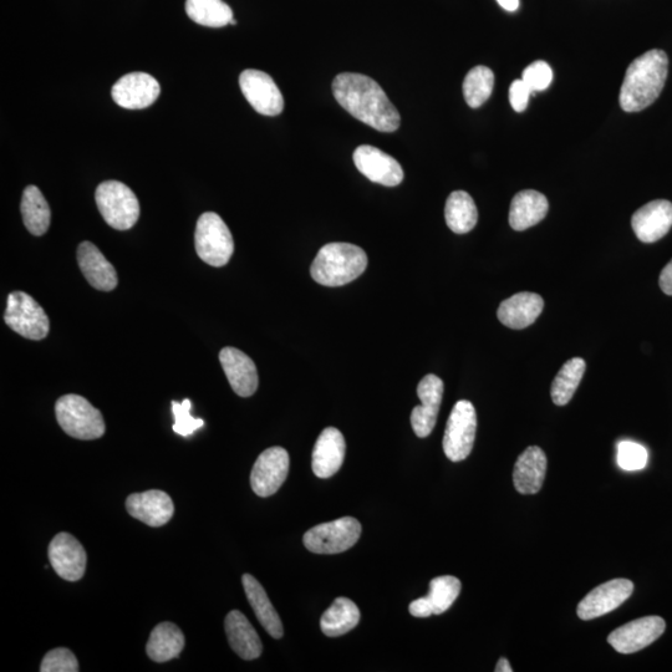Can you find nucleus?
Returning a JSON list of instances; mask_svg holds the SVG:
<instances>
[{
	"label": "nucleus",
	"instance_id": "f257e3e1",
	"mask_svg": "<svg viewBox=\"0 0 672 672\" xmlns=\"http://www.w3.org/2000/svg\"><path fill=\"white\" fill-rule=\"evenodd\" d=\"M333 94L341 108L380 132H395L401 117L388 95L369 76L343 73L333 81Z\"/></svg>",
	"mask_w": 672,
	"mask_h": 672
},
{
	"label": "nucleus",
	"instance_id": "f03ea898",
	"mask_svg": "<svg viewBox=\"0 0 672 672\" xmlns=\"http://www.w3.org/2000/svg\"><path fill=\"white\" fill-rule=\"evenodd\" d=\"M669 59L663 50L654 49L636 58L626 70L619 103L626 112H639L656 100L668 79Z\"/></svg>",
	"mask_w": 672,
	"mask_h": 672
},
{
	"label": "nucleus",
	"instance_id": "7ed1b4c3",
	"mask_svg": "<svg viewBox=\"0 0 672 672\" xmlns=\"http://www.w3.org/2000/svg\"><path fill=\"white\" fill-rule=\"evenodd\" d=\"M368 267V256L355 244L329 243L320 248L310 268L315 282L341 287L358 279Z\"/></svg>",
	"mask_w": 672,
	"mask_h": 672
},
{
	"label": "nucleus",
	"instance_id": "20e7f679",
	"mask_svg": "<svg viewBox=\"0 0 672 672\" xmlns=\"http://www.w3.org/2000/svg\"><path fill=\"white\" fill-rule=\"evenodd\" d=\"M55 415L61 429L74 439L98 440L105 435L103 414L83 396H61L55 404Z\"/></svg>",
	"mask_w": 672,
	"mask_h": 672
},
{
	"label": "nucleus",
	"instance_id": "39448f33",
	"mask_svg": "<svg viewBox=\"0 0 672 672\" xmlns=\"http://www.w3.org/2000/svg\"><path fill=\"white\" fill-rule=\"evenodd\" d=\"M96 205L110 227L127 231L140 217V203L130 187L119 181L100 183L95 193Z\"/></svg>",
	"mask_w": 672,
	"mask_h": 672
},
{
	"label": "nucleus",
	"instance_id": "423d86ee",
	"mask_svg": "<svg viewBox=\"0 0 672 672\" xmlns=\"http://www.w3.org/2000/svg\"><path fill=\"white\" fill-rule=\"evenodd\" d=\"M195 246L198 257L212 267H224L231 261L234 252L232 233L217 213L206 212L198 218Z\"/></svg>",
	"mask_w": 672,
	"mask_h": 672
},
{
	"label": "nucleus",
	"instance_id": "0eeeda50",
	"mask_svg": "<svg viewBox=\"0 0 672 672\" xmlns=\"http://www.w3.org/2000/svg\"><path fill=\"white\" fill-rule=\"evenodd\" d=\"M361 524L353 517L335 519L318 524L304 534L303 542L309 552L315 554H338L349 551L358 543Z\"/></svg>",
	"mask_w": 672,
	"mask_h": 672
},
{
	"label": "nucleus",
	"instance_id": "6e6552de",
	"mask_svg": "<svg viewBox=\"0 0 672 672\" xmlns=\"http://www.w3.org/2000/svg\"><path fill=\"white\" fill-rule=\"evenodd\" d=\"M4 322L25 339L43 340L50 330L48 315L35 299L24 292L9 294Z\"/></svg>",
	"mask_w": 672,
	"mask_h": 672
},
{
	"label": "nucleus",
	"instance_id": "1a4fd4ad",
	"mask_svg": "<svg viewBox=\"0 0 672 672\" xmlns=\"http://www.w3.org/2000/svg\"><path fill=\"white\" fill-rule=\"evenodd\" d=\"M476 431L475 406L467 400L458 401L448 417L444 436V451L448 460L460 462L471 455Z\"/></svg>",
	"mask_w": 672,
	"mask_h": 672
},
{
	"label": "nucleus",
	"instance_id": "9d476101",
	"mask_svg": "<svg viewBox=\"0 0 672 672\" xmlns=\"http://www.w3.org/2000/svg\"><path fill=\"white\" fill-rule=\"evenodd\" d=\"M244 98L261 115L277 116L282 114L284 99L274 80L261 70H244L239 76Z\"/></svg>",
	"mask_w": 672,
	"mask_h": 672
},
{
	"label": "nucleus",
	"instance_id": "9b49d317",
	"mask_svg": "<svg viewBox=\"0 0 672 672\" xmlns=\"http://www.w3.org/2000/svg\"><path fill=\"white\" fill-rule=\"evenodd\" d=\"M289 463V453L283 447H271L262 452L251 473L253 492L263 498L277 493L287 480Z\"/></svg>",
	"mask_w": 672,
	"mask_h": 672
},
{
	"label": "nucleus",
	"instance_id": "f8f14e48",
	"mask_svg": "<svg viewBox=\"0 0 672 672\" xmlns=\"http://www.w3.org/2000/svg\"><path fill=\"white\" fill-rule=\"evenodd\" d=\"M665 629V620L660 616H644L614 630L608 643L620 654H634L655 643Z\"/></svg>",
	"mask_w": 672,
	"mask_h": 672
},
{
	"label": "nucleus",
	"instance_id": "ddd939ff",
	"mask_svg": "<svg viewBox=\"0 0 672 672\" xmlns=\"http://www.w3.org/2000/svg\"><path fill=\"white\" fill-rule=\"evenodd\" d=\"M634 592V583L628 579H614L594 588L582 602L577 613L582 620H593L618 609Z\"/></svg>",
	"mask_w": 672,
	"mask_h": 672
},
{
	"label": "nucleus",
	"instance_id": "4468645a",
	"mask_svg": "<svg viewBox=\"0 0 672 672\" xmlns=\"http://www.w3.org/2000/svg\"><path fill=\"white\" fill-rule=\"evenodd\" d=\"M161 88L154 76L146 73H131L112 86V99L121 108L141 110L149 108L159 99Z\"/></svg>",
	"mask_w": 672,
	"mask_h": 672
},
{
	"label": "nucleus",
	"instance_id": "2eb2a0df",
	"mask_svg": "<svg viewBox=\"0 0 672 672\" xmlns=\"http://www.w3.org/2000/svg\"><path fill=\"white\" fill-rule=\"evenodd\" d=\"M353 159L356 168L371 182L395 187L404 180V170L399 161L378 147L361 145L355 150Z\"/></svg>",
	"mask_w": 672,
	"mask_h": 672
},
{
	"label": "nucleus",
	"instance_id": "dca6fc26",
	"mask_svg": "<svg viewBox=\"0 0 672 672\" xmlns=\"http://www.w3.org/2000/svg\"><path fill=\"white\" fill-rule=\"evenodd\" d=\"M49 560L60 578L78 582L86 570V552L81 543L69 533H59L49 544Z\"/></svg>",
	"mask_w": 672,
	"mask_h": 672
},
{
	"label": "nucleus",
	"instance_id": "f3484780",
	"mask_svg": "<svg viewBox=\"0 0 672 672\" xmlns=\"http://www.w3.org/2000/svg\"><path fill=\"white\" fill-rule=\"evenodd\" d=\"M444 390V381L434 374L426 375L417 386V396L421 400V405L412 410L411 425L420 439L430 436L435 429Z\"/></svg>",
	"mask_w": 672,
	"mask_h": 672
},
{
	"label": "nucleus",
	"instance_id": "a211bd4d",
	"mask_svg": "<svg viewBox=\"0 0 672 672\" xmlns=\"http://www.w3.org/2000/svg\"><path fill=\"white\" fill-rule=\"evenodd\" d=\"M127 512L150 527H162L171 521L175 506L164 491L151 490L127 497Z\"/></svg>",
	"mask_w": 672,
	"mask_h": 672
},
{
	"label": "nucleus",
	"instance_id": "6ab92c4d",
	"mask_svg": "<svg viewBox=\"0 0 672 672\" xmlns=\"http://www.w3.org/2000/svg\"><path fill=\"white\" fill-rule=\"evenodd\" d=\"M631 226L641 242L660 241L672 227V203L666 200L646 203L634 213Z\"/></svg>",
	"mask_w": 672,
	"mask_h": 672
},
{
	"label": "nucleus",
	"instance_id": "aec40b11",
	"mask_svg": "<svg viewBox=\"0 0 672 672\" xmlns=\"http://www.w3.org/2000/svg\"><path fill=\"white\" fill-rule=\"evenodd\" d=\"M461 588L460 580L452 575L432 579L429 595L414 600L410 604L409 612L415 618H429L431 615L444 614L456 602Z\"/></svg>",
	"mask_w": 672,
	"mask_h": 672
},
{
	"label": "nucleus",
	"instance_id": "412c9836",
	"mask_svg": "<svg viewBox=\"0 0 672 672\" xmlns=\"http://www.w3.org/2000/svg\"><path fill=\"white\" fill-rule=\"evenodd\" d=\"M220 361L231 388L238 396L249 397L258 389V371L256 364L236 348H224Z\"/></svg>",
	"mask_w": 672,
	"mask_h": 672
},
{
	"label": "nucleus",
	"instance_id": "4be33fe9",
	"mask_svg": "<svg viewBox=\"0 0 672 672\" xmlns=\"http://www.w3.org/2000/svg\"><path fill=\"white\" fill-rule=\"evenodd\" d=\"M346 444L343 434L328 427L318 437L313 450L312 468L319 478H330L343 466Z\"/></svg>",
	"mask_w": 672,
	"mask_h": 672
},
{
	"label": "nucleus",
	"instance_id": "5701e85b",
	"mask_svg": "<svg viewBox=\"0 0 672 672\" xmlns=\"http://www.w3.org/2000/svg\"><path fill=\"white\" fill-rule=\"evenodd\" d=\"M544 309V300L536 293H518L503 300L497 317L503 325L511 329H526L536 322Z\"/></svg>",
	"mask_w": 672,
	"mask_h": 672
},
{
	"label": "nucleus",
	"instance_id": "b1692460",
	"mask_svg": "<svg viewBox=\"0 0 672 672\" xmlns=\"http://www.w3.org/2000/svg\"><path fill=\"white\" fill-rule=\"evenodd\" d=\"M547 465V456L541 447H528L514 465L513 483L516 490L522 495H536L541 491Z\"/></svg>",
	"mask_w": 672,
	"mask_h": 672
},
{
	"label": "nucleus",
	"instance_id": "393cba45",
	"mask_svg": "<svg viewBox=\"0 0 672 672\" xmlns=\"http://www.w3.org/2000/svg\"><path fill=\"white\" fill-rule=\"evenodd\" d=\"M78 263L91 287L101 292H111L117 287L115 267L106 259L100 249L91 242H83L78 248Z\"/></svg>",
	"mask_w": 672,
	"mask_h": 672
},
{
	"label": "nucleus",
	"instance_id": "a878e982",
	"mask_svg": "<svg viewBox=\"0 0 672 672\" xmlns=\"http://www.w3.org/2000/svg\"><path fill=\"white\" fill-rule=\"evenodd\" d=\"M228 643L239 658L256 660L263 653V644L249 620L238 610L229 612L224 621Z\"/></svg>",
	"mask_w": 672,
	"mask_h": 672
},
{
	"label": "nucleus",
	"instance_id": "bb28decb",
	"mask_svg": "<svg viewBox=\"0 0 672 672\" xmlns=\"http://www.w3.org/2000/svg\"><path fill=\"white\" fill-rule=\"evenodd\" d=\"M549 210L547 197L541 192L526 190L513 197L509 210V224L514 231H526L546 218Z\"/></svg>",
	"mask_w": 672,
	"mask_h": 672
},
{
	"label": "nucleus",
	"instance_id": "cd10ccee",
	"mask_svg": "<svg viewBox=\"0 0 672 672\" xmlns=\"http://www.w3.org/2000/svg\"><path fill=\"white\" fill-rule=\"evenodd\" d=\"M242 583L248 602L251 604L259 623L262 624L263 628L267 630V633L272 638H282L284 634L282 620H280L276 608L273 607L261 583L251 574H244Z\"/></svg>",
	"mask_w": 672,
	"mask_h": 672
},
{
	"label": "nucleus",
	"instance_id": "c85d7f7f",
	"mask_svg": "<svg viewBox=\"0 0 672 672\" xmlns=\"http://www.w3.org/2000/svg\"><path fill=\"white\" fill-rule=\"evenodd\" d=\"M186 640L180 628L177 625L161 623L156 626L150 635L149 643L146 646V653L155 663H167L177 658L185 648Z\"/></svg>",
	"mask_w": 672,
	"mask_h": 672
},
{
	"label": "nucleus",
	"instance_id": "c756f323",
	"mask_svg": "<svg viewBox=\"0 0 672 672\" xmlns=\"http://www.w3.org/2000/svg\"><path fill=\"white\" fill-rule=\"evenodd\" d=\"M20 210H22L25 227L30 233L39 237L48 232L52 212H50L42 191L37 186L25 188Z\"/></svg>",
	"mask_w": 672,
	"mask_h": 672
},
{
	"label": "nucleus",
	"instance_id": "7c9ffc66",
	"mask_svg": "<svg viewBox=\"0 0 672 672\" xmlns=\"http://www.w3.org/2000/svg\"><path fill=\"white\" fill-rule=\"evenodd\" d=\"M448 228L457 234L471 232L478 221L475 201L465 191H455L448 196L445 207Z\"/></svg>",
	"mask_w": 672,
	"mask_h": 672
},
{
	"label": "nucleus",
	"instance_id": "2f4dec72",
	"mask_svg": "<svg viewBox=\"0 0 672 672\" xmlns=\"http://www.w3.org/2000/svg\"><path fill=\"white\" fill-rule=\"evenodd\" d=\"M360 621V610L348 598H338L320 619V628L329 638H338L353 630Z\"/></svg>",
	"mask_w": 672,
	"mask_h": 672
},
{
	"label": "nucleus",
	"instance_id": "473e14b6",
	"mask_svg": "<svg viewBox=\"0 0 672 672\" xmlns=\"http://www.w3.org/2000/svg\"><path fill=\"white\" fill-rule=\"evenodd\" d=\"M186 12L193 22L208 28L231 24L232 9L223 0H187Z\"/></svg>",
	"mask_w": 672,
	"mask_h": 672
},
{
	"label": "nucleus",
	"instance_id": "72a5a7b5",
	"mask_svg": "<svg viewBox=\"0 0 672 672\" xmlns=\"http://www.w3.org/2000/svg\"><path fill=\"white\" fill-rule=\"evenodd\" d=\"M585 369L587 364L582 358L570 359L562 366L552 384L551 396L554 404L557 406L569 404L583 379Z\"/></svg>",
	"mask_w": 672,
	"mask_h": 672
},
{
	"label": "nucleus",
	"instance_id": "f704fd0d",
	"mask_svg": "<svg viewBox=\"0 0 672 672\" xmlns=\"http://www.w3.org/2000/svg\"><path fill=\"white\" fill-rule=\"evenodd\" d=\"M495 88V74L487 66H476L463 81V95L472 109L481 108L491 98Z\"/></svg>",
	"mask_w": 672,
	"mask_h": 672
},
{
	"label": "nucleus",
	"instance_id": "c9c22d12",
	"mask_svg": "<svg viewBox=\"0 0 672 672\" xmlns=\"http://www.w3.org/2000/svg\"><path fill=\"white\" fill-rule=\"evenodd\" d=\"M618 465L625 471H640L648 465L649 453L644 446L633 441H621L618 445Z\"/></svg>",
	"mask_w": 672,
	"mask_h": 672
},
{
	"label": "nucleus",
	"instance_id": "e433bc0d",
	"mask_svg": "<svg viewBox=\"0 0 672 672\" xmlns=\"http://www.w3.org/2000/svg\"><path fill=\"white\" fill-rule=\"evenodd\" d=\"M191 407V401L188 399L183 400L181 404L172 401V412L175 416V424H173L172 429L177 435L188 437L205 426V421L191 416Z\"/></svg>",
	"mask_w": 672,
	"mask_h": 672
},
{
	"label": "nucleus",
	"instance_id": "4c0bfd02",
	"mask_svg": "<svg viewBox=\"0 0 672 672\" xmlns=\"http://www.w3.org/2000/svg\"><path fill=\"white\" fill-rule=\"evenodd\" d=\"M42 672H78L79 663L73 651L58 648L49 651L40 665Z\"/></svg>",
	"mask_w": 672,
	"mask_h": 672
},
{
	"label": "nucleus",
	"instance_id": "58836bf2",
	"mask_svg": "<svg viewBox=\"0 0 672 672\" xmlns=\"http://www.w3.org/2000/svg\"><path fill=\"white\" fill-rule=\"evenodd\" d=\"M522 80L528 86L529 90L544 91L551 86L553 81V70L546 61H534L531 65L524 69Z\"/></svg>",
	"mask_w": 672,
	"mask_h": 672
},
{
	"label": "nucleus",
	"instance_id": "ea45409f",
	"mask_svg": "<svg viewBox=\"0 0 672 672\" xmlns=\"http://www.w3.org/2000/svg\"><path fill=\"white\" fill-rule=\"evenodd\" d=\"M532 91L522 79L514 80L511 88H509V103H511L514 111L523 112L527 109L529 96Z\"/></svg>",
	"mask_w": 672,
	"mask_h": 672
},
{
	"label": "nucleus",
	"instance_id": "a19ab883",
	"mask_svg": "<svg viewBox=\"0 0 672 672\" xmlns=\"http://www.w3.org/2000/svg\"><path fill=\"white\" fill-rule=\"evenodd\" d=\"M659 284L665 294L672 295V259L661 272Z\"/></svg>",
	"mask_w": 672,
	"mask_h": 672
},
{
	"label": "nucleus",
	"instance_id": "79ce46f5",
	"mask_svg": "<svg viewBox=\"0 0 672 672\" xmlns=\"http://www.w3.org/2000/svg\"><path fill=\"white\" fill-rule=\"evenodd\" d=\"M497 3L501 5L504 10L507 12H517L519 8V0H497Z\"/></svg>",
	"mask_w": 672,
	"mask_h": 672
},
{
	"label": "nucleus",
	"instance_id": "37998d69",
	"mask_svg": "<svg viewBox=\"0 0 672 672\" xmlns=\"http://www.w3.org/2000/svg\"><path fill=\"white\" fill-rule=\"evenodd\" d=\"M495 671L512 672L513 669L511 668V664H509V661L506 658H502L500 659V661H498Z\"/></svg>",
	"mask_w": 672,
	"mask_h": 672
},
{
	"label": "nucleus",
	"instance_id": "c03bdc74",
	"mask_svg": "<svg viewBox=\"0 0 672 672\" xmlns=\"http://www.w3.org/2000/svg\"><path fill=\"white\" fill-rule=\"evenodd\" d=\"M231 24H232V25H236V24H237V20H236V19H232V20H231Z\"/></svg>",
	"mask_w": 672,
	"mask_h": 672
}]
</instances>
